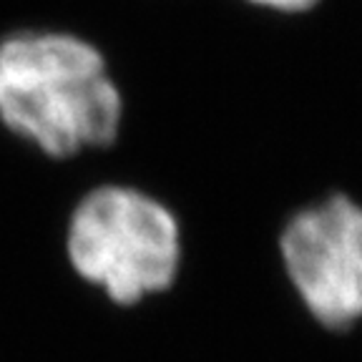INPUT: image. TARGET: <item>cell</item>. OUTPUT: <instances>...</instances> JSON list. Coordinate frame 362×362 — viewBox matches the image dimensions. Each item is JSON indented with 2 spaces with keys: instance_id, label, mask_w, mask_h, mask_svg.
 I'll use <instances>...</instances> for the list:
<instances>
[{
  "instance_id": "obj_2",
  "label": "cell",
  "mask_w": 362,
  "mask_h": 362,
  "mask_svg": "<svg viewBox=\"0 0 362 362\" xmlns=\"http://www.w3.org/2000/svg\"><path fill=\"white\" fill-rule=\"evenodd\" d=\"M71 269L121 307L166 292L184 259L181 224L161 199L103 184L78 199L66 226Z\"/></svg>"
},
{
  "instance_id": "obj_1",
  "label": "cell",
  "mask_w": 362,
  "mask_h": 362,
  "mask_svg": "<svg viewBox=\"0 0 362 362\" xmlns=\"http://www.w3.org/2000/svg\"><path fill=\"white\" fill-rule=\"evenodd\" d=\"M124 101L96 45L58 30L0 40V121L53 158L119 136Z\"/></svg>"
},
{
  "instance_id": "obj_3",
  "label": "cell",
  "mask_w": 362,
  "mask_h": 362,
  "mask_svg": "<svg viewBox=\"0 0 362 362\" xmlns=\"http://www.w3.org/2000/svg\"><path fill=\"white\" fill-rule=\"evenodd\" d=\"M279 257L315 322L337 332L362 322V204L332 194L292 214L279 234Z\"/></svg>"
},
{
  "instance_id": "obj_4",
  "label": "cell",
  "mask_w": 362,
  "mask_h": 362,
  "mask_svg": "<svg viewBox=\"0 0 362 362\" xmlns=\"http://www.w3.org/2000/svg\"><path fill=\"white\" fill-rule=\"evenodd\" d=\"M255 6L272 8V11H282V13H302L310 11L312 6H317V0H249Z\"/></svg>"
}]
</instances>
